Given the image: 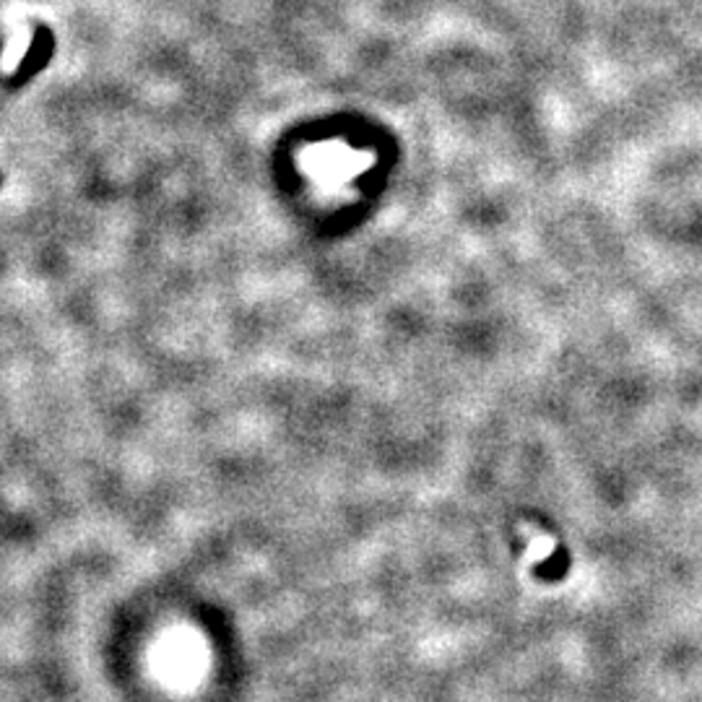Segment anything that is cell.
<instances>
[{"label":"cell","mask_w":702,"mask_h":702,"mask_svg":"<svg viewBox=\"0 0 702 702\" xmlns=\"http://www.w3.org/2000/svg\"><path fill=\"white\" fill-rule=\"evenodd\" d=\"M52 52H56V32L48 24H37L32 32V45H29L27 56L21 58L17 71L9 79L11 87H21V83L32 81L37 73L45 71L50 63Z\"/></svg>","instance_id":"obj_1"}]
</instances>
